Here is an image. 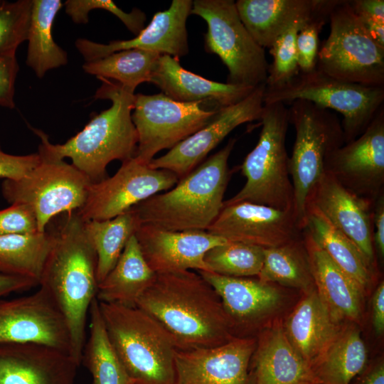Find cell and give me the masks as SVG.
Here are the masks:
<instances>
[{
    "instance_id": "obj_50",
    "label": "cell",
    "mask_w": 384,
    "mask_h": 384,
    "mask_svg": "<svg viewBox=\"0 0 384 384\" xmlns=\"http://www.w3.org/2000/svg\"><path fill=\"white\" fill-rule=\"evenodd\" d=\"M357 16L370 36L378 45L384 48V23L369 16Z\"/></svg>"
},
{
    "instance_id": "obj_24",
    "label": "cell",
    "mask_w": 384,
    "mask_h": 384,
    "mask_svg": "<svg viewBox=\"0 0 384 384\" xmlns=\"http://www.w3.org/2000/svg\"><path fill=\"white\" fill-rule=\"evenodd\" d=\"M256 340L248 384H321L288 340L281 321L262 329Z\"/></svg>"
},
{
    "instance_id": "obj_13",
    "label": "cell",
    "mask_w": 384,
    "mask_h": 384,
    "mask_svg": "<svg viewBox=\"0 0 384 384\" xmlns=\"http://www.w3.org/2000/svg\"><path fill=\"white\" fill-rule=\"evenodd\" d=\"M178 181L171 171L154 169L134 156L122 162L112 176L91 183L86 201L78 211L85 221L111 219L171 189Z\"/></svg>"
},
{
    "instance_id": "obj_4",
    "label": "cell",
    "mask_w": 384,
    "mask_h": 384,
    "mask_svg": "<svg viewBox=\"0 0 384 384\" xmlns=\"http://www.w3.org/2000/svg\"><path fill=\"white\" fill-rule=\"evenodd\" d=\"M235 142L230 139L173 188L131 208L139 224L170 231L207 230L223 208L231 175L228 159Z\"/></svg>"
},
{
    "instance_id": "obj_31",
    "label": "cell",
    "mask_w": 384,
    "mask_h": 384,
    "mask_svg": "<svg viewBox=\"0 0 384 384\" xmlns=\"http://www.w3.org/2000/svg\"><path fill=\"white\" fill-rule=\"evenodd\" d=\"M367 358L360 330L351 323L342 325L311 368L321 384H350L363 371Z\"/></svg>"
},
{
    "instance_id": "obj_7",
    "label": "cell",
    "mask_w": 384,
    "mask_h": 384,
    "mask_svg": "<svg viewBox=\"0 0 384 384\" xmlns=\"http://www.w3.org/2000/svg\"><path fill=\"white\" fill-rule=\"evenodd\" d=\"M288 108L295 140L289 169L294 188V213L299 228L306 222L308 198L325 174L329 156L345 144L341 122L331 110L297 100Z\"/></svg>"
},
{
    "instance_id": "obj_51",
    "label": "cell",
    "mask_w": 384,
    "mask_h": 384,
    "mask_svg": "<svg viewBox=\"0 0 384 384\" xmlns=\"http://www.w3.org/2000/svg\"><path fill=\"white\" fill-rule=\"evenodd\" d=\"M358 384H384L383 363L374 365L361 377Z\"/></svg>"
},
{
    "instance_id": "obj_6",
    "label": "cell",
    "mask_w": 384,
    "mask_h": 384,
    "mask_svg": "<svg viewBox=\"0 0 384 384\" xmlns=\"http://www.w3.org/2000/svg\"><path fill=\"white\" fill-rule=\"evenodd\" d=\"M262 129L254 149L240 169L246 178L243 187L223 206L250 202L284 210L294 211V188L286 147L289 121L285 104H264Z\"/></svg>"
},
{
    "instance_id": "obj_48",
    "label": "cell",
    "mask_w": 384,
    "mask_h": 384,
    "mask_svg": "<svg viewBox=\"0 0 384 384\" xmlns=\"http://www.w3.org/2000/svg\"><path fill=\"white\" fill-rule=\"evenodd\" d=\"M36 286H38V283L36 280L0 273V298L9 294L27 290Z\"/></svg>"
},
{
    "instance_id": "obj_46",
    "label": "cell",
    "mask_w": 384,
    "mask_h": 384,
    "mask_svg": "<svg viewBox=\"0 0 384 384\" xmlns=\"http://www.w3.org/2000/svg\"><path fill=\"white\" fill-rule=\"evenodd\" d=\"M373 245L380 258L384 256V193L374 201L373 212Z\"/></svg>"
},
{
    "instance_id": "obj_22",
    "label": "cell",
    "mask_w": 384,
    "mask_h": 384,
    "mask_svg": "<svg viewBox=\"0 0 384 384\" xmlns=\"http://www.w3.org/2000/svg\"><path fill=\"white\" fill-rule=\"evenodd\" d=\"M197 272L220 297L235 337L250 338L249 334L258 329L281 304L279 289L257 277H234L208 271Z\"/></svg>"
},
{
    "instance_id": "obj_17",
    "label": "cell",
    "mask_w": 384,
    "mask_h": 384,
    "mask_svg": "<svg viewBox=\"0 0 384 384\" xmlns=\"http://www.w3.org/2000/svg\"><path fill=\"white\" fill-rule=\"evenodd\" d=\"M207 231L228 241L273 247L302 235L293 210L250 202L223 206Z\"/></svg>"
},
{
    "instance_id": "obj_16",
    "label": "cell",
    "mask_w": 384,
    "mask_h": 384,
    "mask_svg": "<svg viewBox=\"0 0 384 384\" xmlns=\"http://www.w3.org/2000/svg\"><path fill=\"white\" fill-rule=\"evenodd\" d=\"M325 172L355 194L375 201L384 193V110L366 129L328 158Z\"/></svg>"
},
{
    "instance_id": "obj_10",
    "label": "cell",
    "mask_w": 384,
    "mask_h": 384,
    "mask_svg": "<svg viewBox=\"0 0 384 384\" xmlns=\"http://www.w3.org/2000/svg\"><path fill=\"white\" fill-rule=\"evenodd\" d=\"M329 21L330 33L319 46L316 69L339 80L384 87V48L368 33L349 0H338Z\"/></svg>"
},
{
    "instance_id": "obj_36",
    "label": "cell",
    "mask_w": 384,
    "mask_h": 384,
    "mask_svg": "<svg viewBox=\"0 0 384 384\" xmlns=\"http://www.w3.org/2000/svg\"><path fill=\"white\" fill-rule=\"evenodd\" d=\"M139 225L131 208L111 219L84 220L85 233L97 255L98 284L114 267L127 242L135 234Z\"/></svg>"
},
{
    "instance_id": "obj_43",
    "label": "cell",
    "mask_w": 384,
    "mask_h": 384,
    "mask_svg": "<svg viewBox=\"0 0 384 384\" xmlns=\"http://www.w3.org/2000/svg\"><path fill=\"white\" fill-rule=\"evenodd\" d=\"M37 233H39L37 218L29 206L14 203L0 210V235Z\"/></svg>"
},
{
    "instance_id": "obj_8",
    "label": "cell",
    "mask_w": 384,
    "mask_h": 384,
    "mask_svg": "<svg viewBox=\"0 0 384 384\" xmlns=\"http://www.w3.org/2000/svg\"><path fill=\"white\" fill-rule=\"evenodd\" d=\"M264 104L291 103L297 100L339 112L345 144L354 140L383 107L384 87L367 86L339 80L316 69L299 73L289 82L265 87Z\"/></svg>"
},
{
    "instance_id": "obj_14",
    "label": "cell",
    "mask_w": 384,
    "mask_h": 384,
    "mask_svg": "<svg viewBox=\"0 0 384 384\" xmlns=\"http://www.w3.org/2000/svg\"><path fill=\"white\" fill-rule=\"evenodd\" d=\"M38 343L71 355L67 322L43 288L11 299H0V344Z\"/></svg>"
},
{
    "instance_id": "obj_26",
    "label": "cell",
    "mask_w": 384,
    "mask_h": 384,
    "mask_svg": "<svg viewBox=\"0 0 384 384\" xmlns=\"http://www.w3.org/2000/svg\"><path fill=\"white\" fill-rule=\"evenodd\" d=\"M150 82L174 100L181 102L210 101L218 107L242 100L255 88L208 80L184 69L178 58L166 54L160 55Z\"/></svg>"
},
{
    "instance_id": "obj_5",
    "label": "cell",
    "mask_w": 384,
    "mask_h": 384,
    "mask_svg": "<svg viewBox=\"0 0 384 384\" xmlns=\"http://www.w3.org/2000/svg\"><path fill=\"white\" fill-rule=\"evenodd\" d=\"M110 338L132 384H173L177 350L169 332L137 306L99 302Z\"/></svg>"
},
{
    "instance_id": "obj_47",
    "label": "cell",
    "mask_w": 384,
    "mask_h": 384,
    "mask_svg": "<svg viewBox=\"0 0 384 384\" xmlns=\"http://www.w3.org/2000/svg\"><path fill=\"white\" fill-rule=\"evenodd\" d=\"M349 4L358 16H366L384 23L383 0H349Z\"/></svg>"
},
{
    "instance_id": "obj_29",
    "label": "cell",
    "mask_w": 384,
    "mask_h": 384,
    "mask_svg": "<svg viewBox=\"0 0 384 384\" xmlns=\"http://www.w3.org/2000/svg\"><path fill=\"white\" fill-rule=\"evenodd\" d=\"M156 277L133 235L114 267L98 284L96 299L100 302L134 307Z\"/></svg>"
},
{
    "instance_id": "obj_20",
    "label": "cell",
    "mask_w": 384,
    "mask_h": 384,
    "mask_svg": "<svg viewBox=\"0 0 384 384\" xmlns=\"http://www.w3.org/2000/svg\"><path fill=\"white\" fill-rule=\"evenodd\" d=\"M373 204V201L355 194L325 172L311 191L306 209L311 207L319 211L375 267L372 238Z\"/></svg>"
},
{
    "instance_id": "obj_11",
    "label": "cell",
    "mask_w": 384,
    "mask_h": 384,
    "mask_svg": "<svg viewBox=\"0 0 384 384\" xmlns=\"http://www.w3.org/2000/svg\"><path fill=\"white\" fill-rule=\"evenodd\" d=\"M191 14L207 23L204 48L217 55L228 70V83L256 87L265 84L269 63L265 49L252 38L233 0H194Z\"/></svg>"
},
{
    "instance_id": "obj_52",
    "label": "cell",
    "mask_w": 384,
    "mask_h": 384,
    "mask_svg": "<svg viewBox=\"0 0 384 384\" xmlns=\"http://www.w3.org/2000/svg\"><path fill=\"white\" fill-rule=\"evenodd\" d=\"M130 384H132V383H130Z\"/></svg>"
},
{
    "instance_id": "obj_3",
    "label": "cell",
    "mask_w": 384,
    "mask_h": 384,
    "mask_svg": "<svg viewBox=\"0 0 384 384\" xmlns=\"http://www.w3.org/2000/svg\"><path fill=\"white\" fill-rule=\"evenodd\" d=\"M102 85L95 99L109 100L110 108L94 115L86 126L65 143L53 144L41 130H32L55 156L69 158L92 183L106 178L107 167L114 160L124 162L135 156L138 137L132 119L135 94L120 84L100 78Z\"/></svg>"
},
{
    "instance_id": "obj_23",
    "label": "cell",
    "mask_w": 384,
    "mask_h": 384,
    "mask_svg": "<svg viewBox=\"0 0 384 384\" xmlns=\"http://www.w3.org/2000/svg\"><path fill=\"white\" fill-rule=\"evenodd\" d=\"M79 366L70 353L46 345L0 344V384H75Z\"/></svg>"
},
{
    "instance_id": "obj_35",
    "label": "cell",
    "mask_w": 384,
    "mask_h": 384,
    "mask_svg": "<svg viewBox=\"0 0 384 384\" xmlns=\"http://www.w3.org/2000/svg\"><path fill=\"white\" fill-rule=\"evenodd\" d=\"M53 234L47 230L28 235H0V273L38 282L51 248Z\"/></svg>"
},
{
    "instance_id": "obj_33",
    "label": "cell",
    "mask_w": 384,
    "mask_h": 384,
    "mask_svg": "<svg viewBox=\"0 0 384 384\" xmlns=\"http://www.w3.org/2000/svg\"><path fill=\"white\" fill-rule=\"evenodd\" d=\"M89 314L90 336L84 346L81 363L91 373L92 384H130L110 338L96 298L90 304Z\"/></svg>"
},
{
    "instance_id": "obj_44",
    "label": "cell",
    "mask_w": 384,
    "mask_h": 384,
    "mask_svg": "<svg viewBox=\"0 0 384 384\" xmlns=\"http://www.w3.org/2000/svg\"><path fill=\"white\" fill-rule=\"evenodd\" d=\"M38 154L12 155L4 152L0 146V178L16 180L22 178L40 161Z\"/></svg>"
},
{
    "instance_id": "obj_42",
    "label": "cell",
    "mask_w": 384,
    "mask_h": 384,
    "mask_svg": "<svg viewBox=\"0 0 384 384\" xmlns=\"http://www.w3.org/2000/svg\"><path fill=\"white\" fill-rule=\"evenodd\" d=\"M65 7V13L76 23H87L90 11L103 9L117 16L135 36L144 28L146 15L144 12L134 8L127 13L111 0H68Z\"/></svg>"
},
{
    "instance_id": "obj_28",
    "label": "cell",
    "mask_w": 384,
    "mask_h": 384,
    "mask_svg": "<svg viewBox=\"0 0 384 384\" xmlns=\"http://www.w3.org/2000/svg\"><path fill=\"white\" fill-rule=\"evenodd\" d=\"M321 0H238L235 6L245 27L262 48L273 43L297 19L312 15Z\"/></svg>"
},
{
    "instance_id": "obj_38",
    "label": "cell",
    "mask_w": 384,
    "mask_h": 384,
    "mask_svg": "<svg viewBox=\"0 0 384 384\" xmlns=\"http://www.w3.org/2000/svg\"><path fill=\"white\" fill-rule=\"evenodd\" d=\"M264 247L227 241L210 249L204 262L210 272L228 277H257L263 263Z\"/></svg>"
},
{
    "instance_id": "obj_49",
    "label": "cell",
    "mask_w": 384,
    "mask_h": 384,
    "mask_svg": "<svg viewBox=\"0 0 384 384\" xmlns=\"http://www.w3.org/2000/svg\"><path fill=\"white\" fill-rule=\"evenodd\" d=\"M372 321L375 333L382 335L384 331V283L380 282L372 299Z\"/></svg>"
},
{
    "instance_id": "obj_37",
    "label": "cell",
    "mask_w": 384,
    "mask_h": 384,
    "mask_svg": "<svg viewBox=\"0 0 384 384\" xmlns=\"http://www.w3.org/2000/svg\"><path fill=\"white\" fill-rule=\"evenodd\" d=\"M161 54L139 48L124 50L102 58L85 62L83 70L97 78L114 81L135 91L143 82H150Z\"/></svg>"
},
{
    "instance_id": "obj_25",
    "label": "cell",
    "mask_w": 384,
    "mask_h": 384,
    "mask_svg": "<svg viewBox=\"0 0 384 384\" xmlns=\"http://www.w3.org/2000/svg\"><path fill=\"white\" fill-rule=\"evenodd\" d=\"M303 237L315 289L330 314L340 323L344 321L359 323L366 292L330 258L305 230Z\"/></svg>"
},
{
    "instance_id": "obj_30",
    "label": "cell",
    "mask_w": 384,
    "mask_h": 384,
    "mask_svg": "<svg viewBox=\"0 0 384 384\" xmlns=\"http://www.w3.org/2000/svg\"><path fill=\"white\" fill-rule=\"evenodd\" d=\"M330 258L366 292L376 278L373 266L359 248L316 209L308 207L304 229Z\"/></svg>"
},
{
    "instance_id": "obj_18",
    "label": "cell",
    "mask_w": 384,
    "mask_h": 384,
    "mask_svg": "<svg viewBox=\"0 0 384 384\" xmlns=\"http://www.w3.org/2000/svg\"><path fill=\"white\" fill-rule=\"evenodd\" d=\"M256 341L235 337L215 347L177 349L173 384H248Z\"/></svg>"
},
{
    "instance_id": "obj_15",
    "label": "cell",
    "mask_w": 384,
    "mask_h": 384,
    "mask_svg": "<svg viewBox=\"0 0 384 384\" xmlns=\"http://www.w3.org/2000/svg\"><path fill=\"white\" fill-rule=\"evenodd\" d=\"M265 83L242 100L218 109L203 128L149 163L154 169L171 171L178 180L188 175L237 127L260 120L264 107Z\"/></svg>"
},
{
    "instance_id": "obj_21",
    "label": "cell",
    "mask_w": 384,
    "mask_h": 384,
    "mask_svg": "<svg viewBox=\"0 0 384 384\" xmlns=\"http://www.w3.org/2000/svg\"><path fill=\"white\" fill-rule=\"evenodd\" d=\"M135 237L143 256L156 274L196 270L208 271L205 254L228 240L207 230L170 231L141 224Z\"/></svg>"
},
{
    "instance_id": "obj_1",
    "label": "cell",
    "mask_w": 384,
    "mask_h": 384,
    "mask_svg": "<svg viewBox=\"0 0 384 384\" xmlns=\"http://www.w3.org/2000/svg\"><path fill=\"white\" fill-rule=\"evenodd\" d=\"M136 306L169 332L177 349L215 347L235 338L220 297L198 272L156 274Z\"/></svg>"
},
{
    "instance_id": "obj_2",
    "label": "cell",
    "mask_w": 384,
    "mask_h": 384,
    "mask_svg": "<svg viewBox=\"0 0 384 384\" xmlns=\"http://www.w3.org/2000/svg\"><path fill=\"white\" fill-rule=\"evenodd\" d=\"M61 215L51 230L53 243L38 287L50 295L65 317L71 356L80 365L87 317L97 292V255L78 211Z\"/></svg>"
},
{
    "instance_id": "obj_9",
    "label": "cell",
    "mask_w": 384,
    "mask_h": 384,
    "mask_svg": "<svg viewBox=\"0 0 384 384\" xmlns=\"http://www.w3.org/2000/svg\"><path fill=\"white\" fill-rule=\"evenodd\" d=\"M39 163L19 179H5L4 198L11 204L21 203L33 210L38 232H45L57 215L79 210L92 183L72 164L52 154L43 142L38 146Z\"/></svg>"
},
{
    "instance_id": "obj_27",
    "label": "cell",
    "mask_w": 384,
    "mask_h": 384,
    "mask_svg": "<svg viewBox=\"0 0 384 384\" xmlns=\"http://www.w3.org/2000/svg\"><path fill=\"white\" fill-rule=\"evenodd\" d=\"M287 318L283 329L297 352L311 367L342 327L315 288L305 292Z\"/></svg>"
},
{
    "instance_id": "obj_39",
    "label": "cell",
    "mask_w": 384,
    "mask_h": 384,
    "mask_svg": "<svg viewBox=\"0 0 384 384\" xmlns=\"http://www.w3.org/2000/svg\"><path fill=\"white\" fill-rule=\"evenodd\" d=\"M322 3L323 0H321L319 6L312 15L295 20L269 48L273 61L269 65L265 81L267 88L283 85L299 73L296 48L297 34L304 24L319 10Z\"/></svg>"
},
{
    "instance_id": "obj_45",
    "label": "cell",
    "mask_w": 384,
    "mask_h": 384,
    "mask_svg": "<svg viewBox=\"0 0 384 384\" xmlns=\"http://www.w3.org/2000/svg\"><path fill=\"white\" fill-rule=\"evenodd\" d=\"M19 66L16 54L0 57V106L15 107V81Z\"/></svg>"
},
{
    "instance_id": "obj_40",
    "label": "cell",
    "mask_w": 384,
    "mask_h": 384,
    "mask_svg": "<svg viewBox=\"0 0 384 384\" xmlns=\"http://www.w3.org/2000/svg\"><path fill=\"white\" fill-rule=\"evenodd\" d=\"M32 0L0 1V57L16 54L27 41Z\"/></svg>"
},
{
    "instance_id": "obj_12",
    "label": "cell",
    "mask_w": 384,
    "mask_h": 384,
    "mask_svg": "<svg viewBox=\"0 0 384 384\" xmlns=\"http://www.w3.org/2000/svg\"><path fill=\"white\" fill-rule=\"evenodd\" d=\"M204 103L178 102L162 92L135 95L132 119L138 142L134 156L149 164L158 152L170 150L206 126L219 108L204 109Z\"/></svg>"
},
{
    "instance_id": "obj_34",
    "label": "cell",
    "mask_w": 384,
    "mask_h": 384,
    "mask_svg": "<svg viewBox=\"0 0 384 384\" xmlns=\"http://www.w3.org/2000/svg\"><path fill=\"white\" fill-rule=\"evenodd\" d=\"M260 280L302 289L315 288L302 235L279 246L264 248Z\"/></svg>"
},
{
    "instance_id": "obj_19",
    "label": "cell",
    "mask_w": 384,
    "mask_h": 384,
    "mask_svg": "<svg viewBox=\"0 0 384 384\" xmlns=\"http://www.w3.org/2000/svg\"><path fill=\"white\" fill-rule=\"evenodd\" d=\"M192 4L191 0H173L166 10L156 12L149 25L132 39L113 41L106 44L78 38L75 47L85 62L133 48L154 51L178 59L188 53L186 21Z\"/></svg>"
},
{
    "instance_id": "obj_32",
    "label": "cell",
    "mask_w": 384,
    "mask_h": 384,
    "mask_svg": "<svg viewBox=\"0 0 384 384\" xmlns=\"http://www.w3.org/2000/svg\"><path fill=\"white\" fill-rule=\"evenodd\" d=\"M63 6L60 0H32L26 64L42 78L50 70L68 63L65 50L53 40L52 27Z\"/></svg>"
},
{
    "instance_id": "obj_41",
    "label": "cell",
    "mask_w": 384,
    "mask_h": 384,
    "mask_svg": "<svg viewBox=\"0 0 384 384\" xmlns=\"http://www.w3.org/2000/svg\"><path fill=\"white\" fill-rule=\"evenodd\" d=\"M338 0H324L319 10L302 27L296 41L299 73H307L316 69L319 50V33L329 21L330 14Z\"/></svg>"
}]
</instances>
